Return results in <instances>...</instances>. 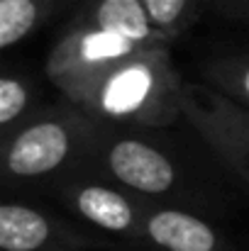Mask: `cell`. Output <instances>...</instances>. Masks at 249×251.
<instances>
[{"label":"cell","mask_w":249,"mask_h":251,"mask_svg":"<svg viewBox=\"0 0 249 251\" xmlns=\"http://www.w3.org/2000/svg\"><path fill=\"white\" fill-rule=\"evenodd\" d=\"M98 120L64 98L56 105L39 107L27 122L0 142V171L7 188L52 185L76 173Z\"/></svg>","instance_id":"obj_4"},{"label":"cell","mask_w":249,"mask_h":251,"mask_svg":"<svg viewBox=\"0 0 249 251\" xmlns=\"http://www.w3.org/2000/svg\"><path fill=\"white\" fill-rule=\"evenodd\" d=\"M76 173L122 185L154 202L213 215L218 188L176 149L147 127H115L98 122Z\"/></svg>","instance_id":"obj_1"},{"label":"cell","mask_w":249,"mask_h":251,"mask_svg":"<svg viewBox=\"0 0 249 251\" xmlns=\"http://www.w3.org/2000/svg\"><path fill=\"white\" fill-rule=\"evenodd\" d=\"M208 10H215L230 20L249 22V0H208Z\"/></svg>","instance_id":"obj_13"},{"label":"cell","mask_w":249,"mask_h":251,"mask_svg":"<svg viewBox=\"0 0 249 251\" xmlns=\"http://www.w3.org/2000/svg\"><path fill=\"white\" fill-rule=\"evenodd\" d=\"M181 112L220 164L249 188V110L208 83H186Z\"/></svg>","instance_id":"obj_6"},{"label":"cell","mask_w":249,"mask_h":251,"mask_svg":"<svg viewBox=\"0 0 249 251\" xmlns=\"http://www.w3.org/2000/svg\"><path fill=\"white\" fill-rule=\"evenodd\" d=\"M37 110L39 105H37L34 83L25 74L5 71L0 76V137L15 132Z\"/></svg>","instance_id":"obj_10"},{"label":"cell","mask_w":249,"mask_h":251,"mask_svg":"<svg viewBox=\"0 0 249 251\" xmlns=\"http://www.w3.org/2000/svg\"><path fill=\"white\" fill-rule=\"evenodd\" d=\"M64 0H0V49L10 51L29 39Z\"/></svg>","instance_id":"obj_9"},{"label":"cell","mask_w":249,"mask_h":251,"mask_svg":"<svg viewBox=\"0 0 249 251\" xmlns=\"http://www.w3.org/2000/svg\"><path fill=\"white\" fill-rule=\"evenodd\" d=\"M152 25L171 44L208 10V0H142Z\"/></svg>","instance_id":"obj_12"},{"label":"cell","mask_w":249,"mask_h":251,"mask_svg":"<svg viewBox=\"0 0 249 251\" xmlns=\"http://www.w3.org/2000/svg\"><path fill=\"white\" fill-rule=\"evenodd\" d=\"M110 244L112 239L100 232H85L25 200L0 205V251H105Z\"/></svg>","instance_id":"obj_7"},{"label":"cell","mask_w":249,"mask_h":251,"mask_svg":"<svg viewBox=\"0 0 249 251\" xmlns=\"http://www.w3.org/2000/svg\"><path fill=\"white\" fill-rule=\"evenodd\" d=\"M159 44H171L152 25L142 0H79L54 39L44 71L69 98L100 71Z\"/></svg>","instance_id":"obj_2"},{"label":"cell","mask_w":249,"mask_h":251,"mask_svg":"<svg viewBox=\"0 0 249 251\" xmlns=\"http://www.w3.org/2000/svg\"><path fill=\"white\" fill-rule=\"evenodd\" d=\"M105 251H240L205 215L157 202L142 232Z\"/></svg>","instance_id":"obj_8"},{"label":"cell","mask_w":249,"mask_h":251,"mask_svg":"<svg viewBox=\"0 0 249 251\" xmlns=\"http://www.w3.org/2000/svg\"><path fill=\"white\" fill-rule=\"evenodd\" d=\"M203 81L249 110V56H213L200 66Z\"/></svg>","instance_id":"obj_11"},{"label":"cell","mask_w":249,"mask_h":251,"mask_svg":"<svg viewBox=\"0 0 249 251\" xmlns=\"http://www.w3.org/2000/svg\"><path fill=\"white\" fill-rule=\"evenodd\" d=\"M183 85L171 61V44H159L100 71L69 100L103 125L164 129L183 120Z\"/></svg>","instance_id":"obj_3"},{"label":"cell","mask_w":249,"mask_h":251,"mask_svg":"<svg viewBox=\"0 0 249 251\" xmlns=\"http://www.w3.org/2000/svg\"><path fill=\"white\" fill-rule=\"evenodd\" d=\"M49 188L74 217L103 237H112V242L137 237L147 222L149 210L157 205L144 195L88 173H69Z\"/></svg>","instance_id":"obj_5"}]
</instances>
